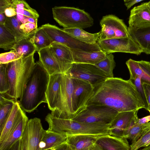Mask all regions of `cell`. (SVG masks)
<instances>
[{
  "mask_svg": "<svg viewBox=\"0 0 150 150\" xmlns=\"http://www.w3.org/2000/svg\"><path fill=\"white\" fill-rule=\"evenodd\" d=\"M73 91L72 79L68 71L62 74L60 96L55 110L50 113L52 115L67 119H72L74 118Z\"/></svg>",
  "mask_w": 150,
  "mask_h": 150,
  "instance_id": "8992f818",
  "label": "cell"
},
{
  "mask_svg": "<svg viewBox=\"0 0 150 150\" xmlns=\"http://www.w3.org/2000/svg\"><path fill=\"white\" fill-rule=\"evenodd\" d=\"M129 79L135 86L137 91L144 104L145 109L147 110L148 103L140 78L137 76L132 79Z\"/></svg>",
  "mask_w": 150,
  "mask_h": 150,
  "instance_id": "8d00e7d4",
  "label": "cell"
},
{
  "mask_svg": "<svg viewBox=\"0 0 150 150\" xmlns=\"http://www.w3.org/2000/svg\"><path fill=\"white\" fill-rule=\"evenodd\" d=\"M95 144L102 150H131L127 139L110 135L100 137Z\"/></svg>",
  "mask_w": 150,
  "mask_h": 150,
  "instance_id": "d6986e66",
  "label": "cell"
},
{
  "mask_svg": "<svg viewBox=\"0 0 150 150\" xmlns=\"http://www.w3.org/2000/svg\"><path fill=\"white\" fill-rule=\"evenodd\" d=\"M11 5L15 9L17 19L23 17L35 18L38 19L39 15L37 11L31 7L25 1L11 0Z\"/></svg>",
  "mask_w": 150,
  "mask_h": 150,
  "instance_id": "4316f807",
  "label": "cell"
},
{
  "mask_svg": "<svg viewBox=\"0 0 150 150\" xmlns=\"http://www.w3.org/2000/svg\"><path fill=\"white\" fill-rule=\"evenodd\" d=\"M49 125L48 131L67 136L78 134L110 135V125L101 123H88L72 119L60 118L48 114L45 118Z\"/></svg>",
  "mask_w": 150,
  "mask_h": 150,
  "instance_id": "277c9868",
  "label": "cell"
},
{
  "mask_svg": "<svg viewBox=\"0 0 150 150\" xmlns=\"http://www.w3.org/2000/svg\"><path fill=\"white\" fill-rule=\"evenodd\" d=\"M49 47L64 72H67L73 63L72 53L71 49L64 45L55 42H52Z\"/></svg>",
  "mask_w": 150,
  "mask_h": 150,
  "instance_id": "2e32d148",
  "label": "cell"
},
{
  "mask_svg": "<svg viewBox=\"0 0 150 150\" xmlns=\"http://www.w3.org/2000/svg\"><path fill=\"white\" fill-rule=\"evenodd\" d=\"M129 27L139 28L150 26V2L142 4L130 11Z\"/></svg>",
  "mask_w": 150,
  "mask_h": 150,
  "instance_id": "5bb4252c",
  "label": "cell"
},
{
  "mask_svg": "<svg viewBox=\"0 0 150 150\" xmlns=\"http://www.w3.org/2000/svg\"><path fill=\"white\" fill-rule=\"evenodd\" d=\"M103 135L78 134L67 136L66 142L72 150H81L92 146Z\"/></svg>",
  "mask_w": 150,
  "mask_h": 150,
  "instance_id": "7402d4cb",
  "label": "cell"
},
{
  "mask_svg": "<svg viewBox=\"0 0 150 150\" xmlns=\"http://www.w3.org/2000/svg\"><path fill=\"white\" fill-rule=\"evenodd\" d=\"M118 113L115 109L107 106L90 105L72 120L85 123L110 125Z\"/></svg>",
  "mask_w": 150,
  "mask_h": 150,
  "instance_id": "ba28073f",
  "label": "cell"
},
{
  "mask_svg": "<svg viewBox=\"0 0 150 150\" xmlns=\"http://www.w3.org/2000/svg\"><path fill=\"white\" fill-rule=\"evenodd\" d=\"M143 1V0H124V1L125 5L127 8V9L128 10L134 4Z\"/></svg>",
  "mask_w": 150,
  "mask_h": 150,
  "instance_id": "b9f144b4",
  "label": "cell"
},
{
  "mask_svg": "<svg viewBox=\"0 0 150 150\" xmlns=\"http://www.w3.org/2000/svg\"><path fill=\"white\" fill-rule=\"evenodd\" d=\"M129 35L142 52L150 54V26L139 28L128 27Z\"/></svg>",
  "mask_w": 150,
  "mask_h": 150,
  "instance_id": "ac0fdd59",
  "label": "cell"
},
{
  "mask_svg": "<svg viewBox=\"0 0 150 150\" xmlns=\"http://www.w3.org/2000/svg\"></svg>",
  "mask_w": 150,
  "mask_h": 150,
  "instance_id": "f907efd6",
  "label": "cell"
},
{
  "mask_svg": "<svg viewBox=\"0 0 150 150\" xmlns=\"http://www.w3.org/2000/svg\"><path fill=\"white\" fill-rule=\"evenodd\" d=\"M150 121V115L149 116L139 119L138 123L140 124H142L148 122Z\"/></svg>",
  "mask_w": 150,
  "mask_h": 150,
  "instance_id": "ee69618b",
  "label": "cell"
},
{
  "mask_svg": "<svg viewBox=\"0 0 150 150\" xmlns=\"http://www.w3.org/2000/svg\"><path fill=\"white\" fill-rule=\"evenodd\" d=\"M21 138L9 147L4 150H21Z\"/></svg>",
  "mask_w": 150,
  "mask_h": 150,
  "instance_id": "7bdbcfd3",
  "label": "cell"
},
{
  "mask_svg": "<svg viewBox=\"0 0 150 150\" xmlns=\"http://www.w3.org/2000/svg\"><path fill=\"white\" fill-rule=\"evenodd\" d=\"M9 86L7 76L6 64H0V93L4 94L7 92Z\"/></svg>",
  "mask_w": 150,
  "mask_h": 150,
  "instance_id": "e575fe53",
  "label": "cell"
},
{
  "mask_svg": "<svg viewBox=\"0 0 150 150\" xmlns=\"http://www.w3.org/2000/svg\"><path fill=\"white\" fill-rule=\"evenodd\" d=\"M30 40L36 47L38 52L42 49L49 47L52 43L41 27L38 28Z\"/></svg>",
  "mask_w": 150,
  "mask_h": 150,
  "instance_id": "f546056e",
  "label": "cell"
},
{
  "mask_svg": "<svg viewBox=\"0 0 150 150\" xmlns=\"http://www.w3.org/2000/svg\"><path fill=\"white\" fill-rule=\"evenodd\" d=\"M93 146V145L92 146L82 149L81 150H92Z\"/></svg>",
  "mask_w": 150,
  "mask_h": 150,
  "instance_id": "c3c4849f",
  "label": "cell"
},
{
  "mask_svg": "<svg viewBox=\"0 0 150 150\" xmlns=\"http://www.w3.org/2000/svg\"><path fill=\"white\" fill-rule=\"evenodd\" d=\"M142 85L145 93L148 105V110L150 114V84L143 82Z\"/></svg>",
  "mask_w": 150,
  "mask_h": 150,
  "instance_id": "f35d334b",
  "label": "cell"
},
{
  "mask_svg": "<svg viewBox=\"0 0 150 150\" xmlns=\"http://www.w3.org/2000/svg\"><path fill=\"white\" fill-rule=\"evenodd\" d=\"M93 105L107 106L118 112L145 109L132 82L129 79L114 77L108 78L94 88L93 94L87 107Z\"/></svg>",
  "mask_w": 150,
  "mask_h": 150,
  "instance_id": "6da1fadb",
  "label": "cell"
},
{
  "mask_svg": "<svg viewBox=\"0 0 150 150\" xmlns=\"http://www.w3.org/2000/svg\"><path fill=\"white\" fill-rule=\"evenodd\" d=\"M16 102L4 94H0V130L2 128Z\"/></svg>",
  "mask_w": 150,
  "mask_h": 150,
  "instance_id": "4dcf8cb0",
  "label": "cell"
},
{
  "mask_svg": "<svg viewBox=\"0 0 150 150\" xmlns=\"http://www.w3.org/2000/svg\"><path fill=\"white\" fill-rule=\"evenodd\" d=\"M16 44L13 35L4 25H0V47L7 50L13 49Z\"/></svg>",
  "mask_w": 150,
  "mask_h": 150,
  "instance_id": "d6a6232c",
  "label": "cell"
},
{
  "mask_svg": "<svg viewBox=\"0 0 150 150\" xmlns=\"http://www.w3.org/2000/svg\"><path fill=\"white\" fill-rule=\"evenodd\" d=\"M4 25L15 37L16 43L23 40L30 39L31 38L25 34L20 28V24L16 16L7 17Z\"/></svg>",
  "mask_w": 150,
  "mask_h": 150,
  "instance_id": "f1b7e54d",
  "label": "cell"
},
{
  "mask_svg": "<svg viewBox=\"0 0 150 150\" xmlns=\"http://www.w3.org/2000/svg\"><path fill=\"white\" fill-rule=\"evenodd\" d=\"M24 111L21 108L18 101L16 102L0 130V143L5 140Z\"/></svg>",
  "mask_w": 150,
  "mask_h": 150,
  "instance_id": "cb8c5ba5",
  "label": "cell"
},
{
  "mask_svg": "<svg viewBox=\"0 0 150 150\" xmlns=\"http://www.w3.org/2000/svg\"><path fill=\"white\" fill-rule=\"evenodd\" d=\"M45 131L40 119L35 117L29 120L21 138V150H38Z\"/></svg>",
  "mask_w": 150,
  "mask_h": 150,
  "instance_id": "30bf717a",
  "label": "cell"
},
{
  "mask_svg": "<svg viewBox=\"0 0 150 150\" xmlns=\"http://www.w3.org/2000/svg\"><path fill=\"white\" fill-rule=\"evenodd\" d=\"M73 63H86L95 65L104 59L106 54L101 50L87 52L71 49Z\"/></svg>",
  "mask_w": 150,
  "mask_h": 150,
  "instance_id": "603a6c76",
  "label": "cell"
},
{
  "mask_svg": "<svg viewBox=\"0 0 150 150\" xmlns=\"http://www.w3.org/2000/svg\"><path fill=\"white\" fill-rule=\"evenodd\" d=\"M67 139L65 135L47 130L40 143L38 150H52L65 142Z\"/></svg>",
  "mask_w": 150,
  "mask_h": 150,
  "instance_id": "d4e9b609",
  "label": "cell"
},
{
  "mask_svg": "<svg viewBox=\"0 0 150 150\" xmlns=\"http://www.w3.org/2000/svg\"><path fill=\"white\" fill-rule=\"evenodd\" d=\"M138 110L118 112L110 125V134L127 139L128 130Z\"/></svg>",
  "mask_w": 150,
  "mask_h": 150,
  "instance_id": "4fadbf2b",
  "label": "cell"
},
{
  "mask_svg": "<svg viewBox=\"0 0 150 150\" xmlns=\"http://www.w3.org/2000/svg\"><path fill=\"white\" fill-rule=\"evenodd\" d=\"M53 18L64 28L90 27L94 20L89 13L84 10L74 7L54 6L52 8Z\"/></svg>",
  "mask_w": 150,
  "mask_h": 150,
  "instance_id": "5b68a950",
  "label": "cell"
},
{
  "mask_svg": "<svg viewBox=\"0 0 150 150\" xmlns=\"http://www.w3.org/2000/svg\"><path fill=\"white\" fill-rule=\"evenodd\" d=\"M7 17L4 13H0V25H4L6 20Z\"/></svg>",
  "mask_w": 150,
  "mask_h": 150,
  "instance_id": "f6af8a7d",
  "label": "cell"
},
{
  "mask_svg": "<svg viewBox=\"0 0 150 150\" xmlns=\"http://www.w3.org/2000/svg\"><path fill=\"white\" fill-rule=\"evenodd\" d=\"M101 50L106 54L115 52L128 53L139 55L142 51L137 44L129 35L97 42Z\"/></svg>",
  "mask_w": 150,
  "mask_h": 150,
  "instance_id": "8fae6325",
  "label": "cell"
},
{
  "mask_svg": "<svg viewBox=\"0 0 150 150\" xmlns=\"http://www.w3.org/2000/svg\"><path fill=\"white\" fill-rule=\"evenodd\" d=\"M61 79L62 74L50 75L46 95L48 108L51 112L55 110L59 100Z\"/></svg>",
  "mask_w": 150,
  "mask_h": 150,
  "instance_id": "9a60e30c",
  "label": "cell"
},
{
  "mask_svg": "<svg viewBox=\"0 0 150 150\" xmlns=\"http://www.w3.org/2000/svg\"><path fill=\"white\" fill-rule=\"evenodd\" d=\"M65 32L84 43L94 44L97 43L100 32L91 33L79 28H62Z\"/></svg>",
  "mask_w": 150,
  "mask_h": 150,
  "instance_id": "83f0119b",
  "label": "cell"
},
{
  "mask_svg": "<svg viewBox=\"0 0 150 150\" xmlns=\"http://www.w3.org/2000/svg\"><path fill=\"white\" fill-rule=\"evenodd\" d=\"M11 0H0V13H4L6 8L11 5Z\"/></svg>",
  "mask_w": 150,
  "mask_h": 150,
  "instance_id": "ab89813d",
  "label": "cell"
},
{
  "mask_svg": "<svg viewBox=\"0 0 150 150\" xmlns=\"http://www.w3.org/2000/svg\"><path fill=\"white\" fill-rule=\"evenodd\" d=\"M100 23L101 29L98 40L129 36L128 27L123 20L114 15L110 14L103 16Z\"/></svg>",
  "mask_w": 150,
  "mask_h": 150,
  "instance_id": "9c48e42d",
  "label": "cell"
},
{
  "mask_svg": "<svg viewBox=\"0 0 150 150\" xmlns=\"http://www.w3.org/2000/svg\"><path fill=\"white\" fill-rule=\"evenodd\" d=\"M150 145V129L135 142L130 145L131 150H138L142 147Z\"/></svg>",
  "mask_w": 150,
  "mask_h": 150,
  "instance_id": "d590c367",
  "label": "cell"
},
{
  "mask_svg": "<svg viewBox=\"0 0 150 150\" xmlns=\"http://www.w3.org/2000/svg\"><path fill=\"white\" fill-rule=\"evenodd\" d=\"M126 64L129 69L130 79L139 77L142 83H145L150 84V62L141 60L137 61L131 59L127 61Z\"/></svg>",
  "mask_w": 150,
  "mask_h": 150,
  "instance_id": "e0dca14e",
  "label": "cell"
},
{
  "mask_svg": "<svg viewBox=\"0 0 150 150\" xmlns=\"http://www.w3.org/2000/svg\"><path fill=\"white\" fill-rule=\"evenodd\" d=\"M21 58L14 50L0 54V64H6Z\"/></svg>",
  "mask_w": 150,
  "mask_h": 150,
  "instance_id": "74e56055",
  "label": "cell"
},
{
  "mask_svg": "<svg viewBox=\"0 0 150 150\" xmlns=\"http://www.w3.org/2000/svg\"><path fill=\"white\" fill-rule=\"evenodd\" d=\"M52 150H56V149L55 148H54V149H52Z\"/></svg>",
  "mask_w": 150,
  "mask_h": 150,
  "instance_id": "681fc988",
  "label": "cell"
},
{
  "mask_svg": "<svg viewBox=\"0 0 150 150\" xmlns=\"http://www.w3.org/2000/svg\"><path fill=\"white\" fill-rule=\"evenodd\" d=\"M67 71L71 78L88 83L94 88L109 78L95 65L90 64L74 63Z\"/></svg>",
  "mask_w": 150,
  "mask_h": 150,
  "instance_id": "52a82bcc",
  "label": "cell"
},
{
  "mask_svg": "<svg viewBox=\"0 0 150 150\" xmlns=\"http://www.w3.org/2000/svg\"><path fill=\"white\" fill-rule=\"evenodd\" d=\"M92 150H102L98 145L96 144L93 146Z\"/></svg>",
  "mask_w": 150,
  "mask_h": 150,
  "instance_id": "bcb514c9",
  "label": "cell"
},
{
  "mask_svg": "<svg viewBox=\"0 0 150 150\" xmlns=\"http://www.w3.org/2000/svg\"><path fill=\"white\" fill-rule=\"evenodd\" d=\"M28 120L24 112L5 140L0 143V150L8 148L22 137Z\"/></svg>",
  "mask_w": 150,
  "mask_h": 150,
  "instance_id": "ffe728a7",
  "label": "cell"
},
{
  "mask_svg": "<svg viewBox=\"0 0 150 150\" xmlns=\"http://www.w3.org/2000/svg\"><path fill=\"white\" fill-rule=\"evenodd\" d=\"M4 13L7 17H11L16 16V13L15 9L11 5L6 9Z\"/></svg>",
  "mask_w": 150,
  "mask_h": 150,
  "instance_id": "60d3db41",
  "label": "cell"
},
{
  "mask_svg": "<svg viewBox=\"0 0 150 150\" xmlns=\"http://www.w3.org/2000/svg\"><path fill=\"white\" fill-rule=\"evenodd\" d=\"M139 150H150V145Z\"/></svg>",
  "mask_w": 150,
  "mask_h": 150,
  "instance_id": "7dc6e473",
  "label": "cell"
},
{
  "mask_svg": "<svg viewBox=\"0 0 150 150\" xmlns=\"http://www.w3.org/2000/svg\"><path fill=\"white\" fill-rule=\"evenodd\" d=\"M95 65L104 72L109 78L113 77V70L115 66L114 56L112 53L107 54L105 58Z\"/></svg>",
  "mask_w": 150,
  "mask_h": 150,
  "instance_id": "836d02e7",
  "label": "cell"
},
{
  "mask_svg": "<svg viewBox=\"0 0 150 150\" xmlns=\"http://www.w3.org/2000/svg\"><path fill=\"white\" fill-rule=\"evenodd\" d=\"M34 55L6 64L9 89L4 94L16 101L22 96L35 66Z\"/></svg>",
  "mask_w": 150,
  "mask_h": 150,
  "instance_id": "3957f363",
  "label": "cell"
},
{
  "mask_svg": "<svg viewBox=\"0 0 150 150\" xmlns=\"http://www.w3.org/2000/svg\"><path fill=\"white\" fill-rule=\"evenodd\" d=\"M50 77L40 61L35 62L22 96L18 101L24 112L30 113L42 103H47L46 92Z\"/></svg>",
  "mask_w": 150,
  "mask_h": 150,
  "instance_id": "7a4b0ae2",
  "label": "cell"
},
{
  "mask_svg": "<svg viewBox=\"0 0 150 150\" xmlns=\"http://www.w3.org/2000/svg\"><path fill=\"white\" fill-rule=\"evenodd\" d=\"M139 119L137 114L128 132L127 138L131 140L132 144L136 142L150 129V122L140 124L138 123Z\"/></svg>",
  "mask_w": 150,
  "mask_h": 150,
  "instance_id": "484cf974",
  "label": "cell"
},
{
  "mask_svg": "<svg viewBox=\"0 0 150 150\" xmlns=\"http://www.w3.org/2000/svg\"><path fill=\"white\" fill-rule=\"evenodd\" d=\"M73 102L74 117L84 111L94 93V87L82 80L72 79Z\"/></svg>",
  "mask_w": 150,
  "mask_h": 150,
  "instance_id": "7c38bea8",
  "label": "cell"
},
{
  "mask_svg": "<svg viewBox=\"0 0 150 150\" xmlns=\"http://www.w3.org/2000/svg\"><path fill=\"white\" fill-rule=\"evenodd\" d=\"M39 61L50 75L64 73L62 68L52 54L49 47L38 52Z\"/></svg>",
  "mask_w": 150,
  "mask_h": 150,
  "instance_id": "44dd1931",
  "label": "cell"
},
{
  "mask_svg": "<svg viewBox=\"0 0 150 150\" xmlns=\"http://www.w3.org/2000/svg\"><path fill=\"white\" fill-rule=\"evenodd\" d=\"M30 39L20 41L15 45L13 49L21 57H28L37 51L36 47Z\"/></svg>",
  "mask_w": 150,
  "mask_h": 150,
  "instance_id": "1f68e13d",
  "label": "cell"
}]
</instances>
